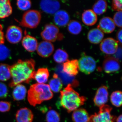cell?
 <instances>
[{"label": "cell", "instance_id": "484cf974", "mask_svg": "<svg viewBox=\"0 0 122 122\" xmlns=\"http://www.w3.org/2000/svg\"><path fill=\"white\" fill-rule=\"evenodd\" d=\"M107 6L106 1L104 0H99L94 4L92 10L96 14L102 15L107 11Z\"/></svg>", "mask_w": 122, "mask_h": 122}, {"label": "cell", "instance_id": "6da1fadb", "mask_svg": "<svg viewBox=\"0 0 122 122\" xmlns=\"http://www.w3.org/2000/svg\"><path fill=\"white\" fill-rule=\"evenodd\" d=\"M35 62L31 59L22 61L19 60L13 65L10 66V70L12 80L9 84L12 87L20 83H29L33 79L35 72Z\"/></svg>", "mask_w": 122, "mask_h": 122}, {"label": "cell", "instance_id": "e0dca14e", "mask_svg": "<svg viewBox=\"0 0 122 122\" xmlns=\"http://www.w3.org/2000/svg\"><path fill=\"white\" fill-rule=\"evenodd\" d=\"M54 20L55 24L60 27H63L68 25L70 20V16L66 11L60 10L55 14Z\"/></svg>", "mask_w": 122, "mask_h": 122}, {"label": "cell", "instance_id": "8992f818", "mask_svg": "<svg viewBox=\"0 0 122 122\" xmlns=\"http://www.w3.org/2000/svg\"><path fill=\"white\" fill-rule=\"evenodd\" d=\"M59 29L57 26L52 24L46 25L44 29L41 33L42 39L45 41L54 42L57 39L61 40L62 35L59 33Z\"/></svg>", "mask_w": 122, "mask_h": 122}, {"label": "cell", "instance_id": "d6986e66", "mask_svg": "<svg viewBox=\"0 0 122 122\" xmlns=\"http://www.w3.org/2000/svg\"><path fill=\"white\" fill-rule=\"evenodd\" d=\"M82 22L87 26H92L96 24L97 21V15L93 10H87L83 12L82 15Z\"/></svg>", "mask_w": 122, "mask_h": 122}, {"label": "cell", "instance_id": "83f0119b", "mask_svg": "<svg viewBox=\"0 0 122 122\" xmlns=\"http://www.w3.org/2000/svg\"><path fill=\"white\" fill-rule=\"evenodd\" d=\"M82 30V26L79 21L72 20L68 24V30L69 32L73 35L79 34Z\"/></svg>", "mask_w": 122, "mask_h": 122}, {"label": "cell", "instance_id": "9c48e42d", "mask_svg": "<svg viewBox=\"0 0 122 122\" xmlns=\"http://www.w3.org/2000/svg\"><path fill=\"white\" fill-rule=\"evenodd\" d=\"M6 39L11 44H16L20 42L22 37V31L18 26L11 25L7 29L5 35Z\"/></svg>", "mask_w": 122, "mask_h": 122}, {"label": "cell", "instance_id": "d6a6232c", "mask_svg": "<svg viewBox=\"0 0 122 122\" xmlns=\"http://www.w3.org/2000/svg\"><path fill=\"white\" fill-rule=\"evenodd\" d=\"M17 5L18 8L22 11H26L30 8L32 5L31 1L30 0H17Z\"/></svg>", "mask_w": 122, "mask_h": 122}, {"label": "cell", "instance_id": "d4e9b609", "mask_svg": "<svg viewBox=\"0 0 122 122\" xmlns=\"http://www.w3.org/2000/svg\"><path fill=\"white\" fill-rule=\"evenodd\" d=\"M49 86L51 90L55 93L59 92L61 90L63 84L57 74H53V78L49 81Z\"/></svg>", "mask_w": 122, "mask_h": 122}, {"label": "cell", "instance_id": "7a4b0ae2", "mask_svg": "<svg viewBox=\"0 0 122 122\" xmlns=\"http://www.w3.org/2000/svg\"><path fill=\"white\" fill-rule=\"evenodd\" d=\"M60 99L61 106L69 113L74 111L84 105L86 100V98L80 96L70 84L61 91Z\"/></svg>", "mask_w": 122, "mask_h": 122}, {"label": "cell", "instance_id": "ffe728a7", "mask_svg": "<svg viewBox=\"0 0 122 122\" xmlns=\"http://www.w3.org/2000/svg\"><path fill=\"white\" fill-rule=\"evenodd\" d=\"M104 34L100 30L94 28L90 30L87 34V39L92 44H98L102 41Z\"/></svg>", "mask_w": 122, "mask_h": 122}, {"label": "cell", "instance_id": "4fadbf2b", "mask_svg": "<svg viewBox=\"0 0 122 122\" xmlns=\"http://www.w3.org/2000/svg\"><path fill=\"white\" fill-rule=\"evenodd\" d=\"M54 50V46L51 42L43 41L38 44L36 50L39 56L47 58L52 54Z\"/></svg>", "mask_w": 122, "mask_h": 122}, {"label": "cell", "instance_id": "d590c367", "mask_svg": "<svg viewBox=\"0 0 122 122\" xmlns=\"http://www.w3.org/2000/svg\"><path fill=\"white\" fill-rule=\"evenodd\" d=\"M11 103L10 102L5 101H0V112H7L11 109Z\"/></svg>", "mask_w": 122, "mask_h": 122}, {"label": "cell", "instance_id": "cb8c5ba5", "mask_svg": "<svg viewBox=\"0 0 122 122\" xmlns=\"http://www.w3.org/2000/svg\"><path fill=\"white\" fill-rule=\"evenodd\" d=\"M27 90L24 85L19 84L16 86L14 89L12 96L14 100L20 101L24 99L26 96Z\"/></svg>", "mask_w": 122, "mask_h": 122}, {"label": "cell", "instance_id": "ba28073f", "mask_svg": "<svg viewBox=\"0 0 122 122\" xmlns=\"http://www.w3.org/2000/svg\"><path fill=\"white\" fill-rule=\"evenodd\" d=\"M118 42L112 38H107L101 42L100 48L101 51L108 55L115 54L118 48Z\"/></svg>", "mask_w": 122, "mask_h": 122}, {"label": "cell", "instance_id": "277c9868", "mask_svg": "<svg viewBox=\"0 0 122 122\" xmlns=\"http://www.w3.org/2000/svg\"><path fill=\"white\" fill-rule=\"evenodd\" d=\"M41 19V14L39 11L30 10L26 11L22 16L20 25L30 29L35 28L39 25Z\"/></svg>", "mask_w": 122, "mask_h": 122}, {"label": "cell", "instance_id": "8d00e7d4", "mask_svg": "<svg viewBox=\"0 0 122 122\" xmlns=\"http://www.w3.org/2000/svg\"><path fill=\"white\" fill-rule=\"evenodd\" d=\"M112 9L114 11H122V0H114L112 4Z\"/></svg>", "mask_w": 122, "mask_h": 122}, {"label": "cell", "instance_id": "e575fe53", "mask_svg": "<svg viewBox=\"0 0 122 122\" xmlns=\"http://www.w3.org/2000/svg\"><path fill=\"white\" fill-rule=\"evenodd\" d=\"M8 90L4 83L0 82V98H5L8 96Z\"/></svg>", "mask_w": 122, "mask_h": 122}, {"label": "cell", "instance_id": "8fae6325", "mask_svg": "<svg viewBox=\"0 0 122 122\" xmlns=\"http://www.w3.org/2000/svg\"><path fill=\"white\" fill-rule=\"evenodd\" d=\"M108 88L106 86H102L99 87L96 92L94 99V104L97 106L100 107L105 104L108 99Z\"/></svg>", "mask_w": 122, "mask_h": 122}, {"label": "cell", "instance_id": "9a60e30c", "mask_svg": "<svg viewBox=\"0 0 122 122\" xmlns=\"http://www.w3.org/2000/svg\"><path fill=\"white\" fill-rule=\"evenodd\" d=\"M63 71L70 76H76L78 74L79 66L78 61L77 59L68 60L63 63Z\"/></svg>", "mask_w": 122, "mask_h": 122}, {"label": "cell", "instance_id": "7402d4cb", "mask_svg": "<svg viewBox=\"0 0 122 122\" xmlns=\"http://www.w3.org/2000/svg\"><path fill=\"white\" fill-rule=\"evenodd\" d=\"M12 12V8L10 1L0 0V19L8 17Z\"/></svg>", "mask_w": 122, "mask_h": 122}, {"label": "cell", "instance_id": "4316f807", "mask_svg": "<svg viewBox=\"0 0 122 122\" xmlns=\"http://www.w3.org/2000/svg\"><path fill=\"white\" fill-rule=\"evenodd\" d=\"M69 55L65 51L61 49H58L55 51L53 55L55 61L58 63H64L68 60Z\"/></svg>", "mask_w": 122, "mask_h": 122}, {"label": "cell", "instance_id": "f35d334b", "mask_svg": "<svg viewBox=\"0 0 122 122\" xmlns=\"http://www.w3.org/2000/svg\"><path fill=\"white\" fill-rule=\"evenodd\" d=\"M122 29L119 30L117 34H116V38H117V41L118 42L120 43V45L122 44Z\"/></svg>", "mask_w": 122, "mask_h": 122}, {"label": "cell", "instance_id": "ac0fdd59", "mask_svg": "<svg viewBox=\"0 0 122 122\" xmlns=\"http://www.w3.org/2000/svg\"><path fill=\"white\" fill-rule=\"evenodd\" d=\"M22 44L24 48L30 52H33L36 50L38 45L36 38L28 35L23 38Z\"/></svg>", "mask_w": 122, "mask_h": 122}, {"label": "cell", "instance_id": "44dd1931", "mask_svg": "<svg viewBox=\"0 0 122 122\" xmlns=\"http://www.w3.org/2000/svg\"><path fill=\"white\" fill-rule=\"evenodd\" d=\"M72 119L74 122H88L89 114L85 109H77L74 110L72 114Z\"/></svg>", "mask_w": 122, "mask_h": 122}, {"label": "cell", "instance_id": "52a82bcc", "mask_svg": "<svg viewBox=\"0 0 122 122\" xmlns=\"http://www.w3.org/2000/svg\"><path fill=\"white\" fill-rule=\"evenodd\" d=\"M79 69L86 74H89L94 72L96 69V61L92 57L85 55H82L78 61Z\"/></svg>", "mask_w": 122, "mask_h": 122}, {"label": "cell", "instance_id": "603a6c76", "mask_svg": "<svg viewBox=\"0 0 122 122\" xmlns=\"http://www.w3.org/2000/svg\"><path fill=\"white\" fill-rule=\"evenodd\" d=\"M49 77V72L46 68H41L35 71L33 79H35L38 83L44 84L48 81Z\"/></svg>", "mask_w": 122, "mask_h": 122}, {"label": "cell", "instance_id": "74e56055", "mask_svg": "<svg viewBox=\"0 0 122 122\" xmlns=\"http://www.w3.org/2000/svg\"><path fill=\"white\" fill-rule=\"evenodd\" d=\"M5 42V36L3 31V27L0 24V44H3Z\"/></svg>", "mask_w": 122, "mask_h": 122}, {"label": "cell", "instance_id": "836d02e7", "mask_svg": "<svg viewBox=\"0 0 122 122\" xmlns=\"http://www.w3.org/2000/svg\"><path fill=\"white\" fill-rule=\"evenodd\" d=\"M113 20L115 25L118 27H122V11L116 13L114 16Z\"/></svg>", "mask_w": 122, "mask_h": 122}, {"label": "cell", "instance_id": "5bb4252c", "mask_svg": "<svg viewBox=\"0 0 122 122\" xmlns=\"http://www.w3.org/2000/svg\"><path fill=\"white\" fill-rule=\"evenodd\" d=\"M116 25L113 19L109 17L102 18L99 21L97 28L103 33L110 34L115 30Z\"/></svg>", "mask_w": 122, "mask_h": 122}, {"label": "cell", "instance_id": "1f68e13d", "mask_svg": "<svg viewBox=\"0 0 122 122\" xmlns=\"http://www.w3.org/2000/svg\"><path fill=\"white\" fill-rule=\"evenodd\" d=\"M10 54L9 49L3 44H0V61L7 59Z\"/></svg>", "mask_w": 122, "mask_h": 122}, {"label": "cell", "instance_id": "7c38bea8", "mask_svg": "<svg viewBox=\"0 0 122 122\" xmlns=\"http://www.w3.org/2000/svg\"><path fill=\"white\" fill-rule=\"evenodd\" d=\"M40 7L42 10L46 13L55 14L58 11L61 6L60 2L57 0H43L41 1Z\"/></svg>", "mask_w": 122, "mask_h": 122}, {"label": "cell", "instance_id": "30bf717a", "mask_svg": "<svg viewBox=\"0 0 122 122\" xmlns=\"http://www.w3.org/2000/svg\"><path fill=\"white\" fill-rule=\"evenodd\" d=\"M120 68L119 61L114 57L107 58L103 63V69L107 73H113L117 72Z\"/></svg>", "mask_w": 122, "mask_h": 122}, {"label": "cell", "instance_id": "5b68a950", "mask_svg": "<svg viewBox=\"0 0 122 122\" xmlns=\"http://www.w3.org/2000/svg\"><path fill=\"white\" fill-rule=\"evenodd\" d=\"M98 113L91 116L88 122H114L116 117L111 114L112 108L107 105H104L99 107Z\"/></svg>", "mask_w": 122, "mask_h": 122}, {"label": "cell", "instance_id": "2e32d148", "mask_svg": "<svg viewBox=\"0 0 122 122\" xmlns=\"http://www.w3.org/2000/svg\"><path fill=\"white\" fill-rule=\"evenodd\" d=\"M33 118L32 112L26 107L21 108L16 113V118L17 122H32Z\"/></svg>", "mask_w": 122, "mask_h": 122}, {"label": "cell", "instance_id": "3957f363", "mask_svg": "<svg viewBox=\"0 0 122 122\" xmlns=\"http://www.w3.org/2000/svg\"><path fill=\"white\" fill-rule=\"evenodd\" d=\"M53 96L49 85L45 84L37 83L32 85L28 92V101L33 107L50 100Z\"/></svg>", "mask_w": 122, "mask_h": 122}, {"label": "cell", "instance_id": "f546056e", "mask_svg": "<svg viewBox=\"0 0 122 122\" xmlns=\"http://www.w3.org/2000/svg\"><path fill=\"white\" fill-rule=\"evenodd\" d=\"M122 92L117 91L114 92L110 96V101L113 106L117 107H119L122 105Z\"/></svg>", "mask_w": 122, "mask_h": 122}, {"label": "cell", "instance_id": "ab89813d", "mask_svg": "<svg viewBox=\"0 0 122 122\" xmlns=\"http://www.w3.org/2000/svg\"><path fill=\"white\" fill-rule=\"evenodd\" d=\"M122 115L121 114L117 118V119H116V122H122Z\"/></svg>", "mask_w": 122, "mask_h": 122}, {"label": "cell", "instance_id": "4dcf8cb0", "mask_svg": "<svg viewBox=\"0 0 122 122\" xmlns=\"http://www.w3.org/2000/svg\"><path fill=\"white\" fill-rule=\"evenodd\" d=\"M61 120L59 114L56 111L51 110L47 112L46 116L47 122H59Z\"/></svg>", "mask_w": 122, "mask_h": 122}, {"label": "cell", "instance_id": "f1b7e54d", "mask_svg": "<svg viewBox=\"0 0 122 122\" xmlns=\"http://www.w3.org/2000/svg\"><path fill=\"white\" fill-rule=\"evenodd\" d=\"M11 77L10 66L4 63L0 64V81H7Z\"/></svg>", "mask_w": 122, "mask_h": 122}]
</instances>
